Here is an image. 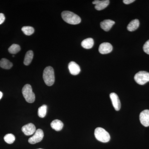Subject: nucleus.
<instances>
[{
  "instance_id": "f257e3e1",
  "label": "nucleus",
  "mask_w": 149,
  "mask_h": 149,
  "mask_svg": "<svg viewBox=\"0 0 149 149\" xmlns=\"http://www.w3.org/2000/svg\"><path fill=\"white\" fill-rule=\"evenodd\" d=\"M61 16L63 19L68 24H77L81 22V19L80 17L69 11L63 12Z\"/></svg>"
},
{
  "instance_id": "f03ea898",
  "label": "nucleus",
  "mask_w": 149,
  "mask_h": 149,
  "mask_svg": "<svg viewBox=\"0 0 149 149\" xmlns=\"http://www.w3.org/2000/svg\"><path fill=\"white\" fill-rule=\"evenodd\" d=\"M43 79L47 86H52L55 82L54 72L53 68L48 66L45 68L43 72Z\"/></svg>"
},
{
  "instance_id": "7ed1b4c3",
  "label": "nucleus",
  "mask_w": 149,
  "mask_h": 149,
  "mask_svg": "<svg viewBox=\"0 0 149 149\" xmlns=\"http://www.w3.org/2000/svg\"><path fill=\"white\" fill-rule=\"evenodd\" d=\"M96 139L102 143H107L110 140V136L108 132L103 128L98 127L95 131Z\"/></svg>"
},
{
  "instance_id": "20e7f679",
  "label": "nucleus",
  "mask_w": 149,
  "mask_h": 149,
  "mask_svg": "<svg viewBox=\"0 0 149 149\" xmlns=\"http://www.w3.org/2000/svg\"><path fill=\"white\" fill-rule=\"evenodd\" d=\"M22 93L25 100L27 102L32 103L35 102V94L32 91V86L29 84L24 85L22 89Z\"/></svg>"
},
{
  "instance_id": "39448f33",
  "label": "nucleus",
  "mask_w": 149,
  "mask_h": 149,
  "mask_svg": "<svg viewBox=\"0 0 149 149\" xmlns=\"http://www.w3.org/2000/svg\"><path fill=\"white\" fill-rule=\"evenodd\" d=\"M134 79L138 84L143 85L149 81V72L145 71H139L135 74Z\"/></svg>"
},
{
  "instance_id": "423d86ee",
  "label": "nucleus",
  "mask_w": 149,
  "mask_h": 149,
  "mask_svg": "<svg viewBox=\"0 0 149 149\" xmlns=\"http://www.w3.org/2000/svg\"><path fill=\"white\" fill-rule=\"evenodd\" d=\"M44 132L41 129H38L35 131L34 135L29 138L28 142L29 143L35 144L41 142L44 138Z\"/></svg>"
},
{
  "instance_id": "0eeeda50",
  "label": "nucleus",
  "mask_w": 149,
  "mask_h": 149,
  "mask_svg": "<svg viewBox=\"0 0 149 149\" xmlns=\"http://www.w3.org/2000/svg\"><path fill=\"white\" fill-rule=\"evenodd\" d=\"M140 120L143 126H149V110H145L141 112L140 114Z\"/></svg>"
},
{
  "instance_id": "6e6552de",
  "label": "nucleus",
  "mask_w": 149,
  "mask_h": 149,
  "mask_svg": "<svg viewBox=\"0 0 149 149\" xmlns=\"http://www.w3.org/2000/svg\"><path fill=\"white\" fill-rule=\"evenodd\" d=\"M22 130L26 136H31L35 133L36 128L33 123H29L24 125L22 128Z\"/></svg>"
},
{
  "instance_id": "1a4fd4ad",
  "label": "nucleus",
  "mask_w": 149,
  "mask_h": 149,
  "mask_svg": "<svg viewBox=\"0 0 149 149\" xmlns=\"http://www.w3.org/2000/svg\"><path fill=\"white\" fill-rule=\"evenodd\" d=\"M110 97L113 106L114 107L115 109L117 111L120 110L121 107V104L117 94L113 93H111L110 95Z\"/></svg>"
},
{
  "instance_id": "9d476101",
  "label": "nucleus",
  "mask_w": 149,
  "mask_h": 149,
  "mask_svg": "<svg viewBox=\"0 0 149 149\" xmlns=\"http://www.w3.org/2000/svg\"><path fill=\"white\" fill-rule=\"evenodd\" d=\"M113 50L112 46L110 43L104 42L100 45L99 51L100 53L105 54L111 52Z\"/></svg>"
},
{
  "instance_id": "9b49d317",
  "label": "nucleus",
  "mask_w": 149,
  "mask_h": 149,
  "mask_svg": "<svg viewBox=\"0 0 149 149\" xmlns=\"http://www.w3.org/2000/svg\"><path fill=\"white\" fill-rule=\"evenodd\" d=\"M109 0H104V1H99L96 0L93 1V3L95 5V8L97 10H101L106 8L109 5Z\"/></svg>"
},
{
  "instance_id": "f8f14e48",
  "label": "nucleus",
  "mask_w": 149,
  "mask_h": 149,
  "mask_svg": "<svg viewBox=\"0 0 149 149\" xmlns=\"http://www.w3.org/2000/svg\"><path fill=\"white\" fill-rule=\"evenodd\" d=\"M68 69L70 74L72 75H77L80 72V66L74 61H71L70 63L68 64Z\"/></svg>"
},
{
  "instance_id": "ddd939ff",
  "label": "nucleus",
  "mask_w": 149,
  "mask_h": 149,
  "mask_svg": "<svg viewBox=\"0 0 149 149\" xmlns=\"http://www.w3.org/2000/svg\"><path fill=\"white\" fill-rule=\"evenodd\" d=\"M115 24V22L111 19H105L100 23V27L105 31H109L113 25Z\"/></svg>"
},
{
  "instance_id": "4468645a",
  "label": "nucleus",
  "mask_w": 149,
  "mask_h": 149,
  "mask_svg": "<svg viewBox=\"0 0 149 149\" xmlns=\"http://www.w3.org/2000/svg\"><path fill=\"white\" fill-rule=\"evenodd\" d=\"M52 128L57 131H59L62 129L63 127V123L61 120L56 119L52 121L51 123Z\"/></svg>"
},
{
  "instance_id": "2eb2a0df",
  "label": "nucleus",
  "mask_w": 149,
  "mask_h": 149,
  "mask_svg": "<svg viewBox=\"0 0 149 149\" xmlns=\"http://www.w3.org/2000/svg\"><path fill=\"white\" fill-rule=\"evenodd\" d=\"M140 25V22L139 19H135L130 22L129 24H128L127 26V29L128 31L130 32H133L136 30Z\"/></svg>"
},
{
  "instance_id": "dca6fc26",
  "label": "nucleus",
  "mask_w": 149,
  "mask_h": 149,
  "mask_svg": "<svg viewBox=\"0 0 149 149\" xmlns=\"http://www.w3.org/2000/svg\"><path fill=\"white\" fill-rule=\"evenodd\" d=\"M94 42L93 38H88L85 39L81 43L83 47L86 49H90L94 45Z\"/></svg>"
},
{
  "instance_id": "f3484780",
  "label": "nucleus",
  "mask_w": 149,
  "mask_h": 149,
  "mask_svg": "<svg viewBox=\"0 0 149 149\" xmlns=\"http://www.w3.org/2000/svg\"><path fill=\"white\" fill-rule=\"evenodd\" d=\"M13 63L6 58H2L0 61V67L5 69H10L12 67Z\"/></svg>"
},
{
  "instance_id": "a211bd4d",
  "label": "nucleus",
  "mask_w": 149,
  "mask_h": 149,
  "mask_svg": "<svg viewBox=\"0 0 149 149\" xmlns=\"http://www.w3.org/2000/svg\"><path fill=\"white\" fill-rule=\"evenodd\" d=\"M33 56L34 54L32 51H28L26 53L24 60V63L25 65H28L30 64L33 59Z\"/></svg>"
},
{
  "instance_id": "6ab92c4d",
  "label": "nucleus",
  "mask_w": 149,
  "mask_h": 149,
  "mask_svg": "<svg viewBox=\"0 0 149 149\" xmlns=\"http://www.w3.org/2000/svg\"><path fill=\"white\" fill-rule=\"evenodd\" d=\"M47 112V106L46 105H43L40 107L38 109V114L39 117L44 118L46 116Z\"/></svg>"
},
{
  "instance_id": "aec40b11",
  "label": "nucleus",
  "mask_w": 149,
  "mask_h": 149,
  "mask_svg": "<svg viewBox=\"0 0 149 149\" xmlns=\"http://www.w3.org/2000/svg\"><path fill=\"white\" fill-rule=\"evenodd\" d=\"M20 50V46L17 44H13L8 48V52L11 54H16Z\"/></svg>"
},
{
  "instance_id": "412c9836",
  "label": "nucleus",
  "mask_w": 149,
  "mask_h": 149,
  "mask_svg": "<svg viewBox=\"0 0 149 149\" xmlns=\"http://www.w3.org/2000/svg\"><path fill=\"white\" fill-rule=\"evenodd\" d=\"M22 30L25 35H28V36L32 35L35 32L34 28L31 26H24L22 27Z\"/></svg>"
},
{
  "instance_id": "4be33fe9",
  "label": "nucleus",
  "mask_w": 149,
  "mask_h": 149,
  "mask_svg": "<svg viewBox=\"0 0 149 149\" xmlns=\"http://www.w3.org/2000/svg\"><path fill=\"white\" fill-rule=\"evenodd\" d=\"M15 138L13 134H8L4 137V140L6 143L11 144L13 143L15 141Z\"/></svg>"
},
{
  "instance_id": "5701e85b",
  "label": "nucleus",
  "mask_w": 149,
  "mask_h": 149,
  "mask_svg": "<svg viewBox=\"0 0 149 149\" xmlns=\"http://www.w3.org/2000/svg\"><path fill=\"white\" fill-rule=\"evenodd\" d=\"M143 49L145 53L149 55V40L144 44Z\"/></svg>"
},
{
  "instance_id": "b1692460",
  "label": "nucleus",
  "mask_w": 149,
  "mask_h": 149,
  "mask_svg": "<svg viewBox=\"0 0 149 149\" xmlns=\"http://www.w3.org/2000/svg\"><path fill=\"white\" fill-rule=\"evenodd\" d=\"M5 20V17L3 13H0V24H2Z\"/></svg>"
},
{
  "instance_id": "393cba45",
  "label": "nucleus",
  "mask_w": 149,
  "mask_h": 149,
  "mask_svg": "<svg viewBox=\"0 0 149 149\" xmlns=\"http://www.w3.org/2000/svg\"><path fill=\"white\" fill-rule=\"evenodd\" d=\"M135 1V0H123V2L125 4H129Z\"/></svg>"
},
{
  "instance_id": "a878e982",
  "label": "nucleus",
  "mask_w": 149,
  "mask_h": 149,
  "mask_svg": "<svg viewBox=\"0 0 149 149\" xmlns=\"http://www.w3.org/2000/svg\"><path fill=\"white\" fill-rule=\"evenodd\" d=\"M3 95V93H2L1 91H0V100H1V99L2 98V97Z\"/></svg>"
},
{
  "instance_id": "bb28decb",
  "label": "nucleus",
  "mask_w": 149,
  "mask_h": 149,
  "mask_svg": "<svg viewBox=\"0 0 149 149\" xmlns=\"http://www.w3.org/2000/svg\"><path fill=\"white\" fill-rule=\"evenodd\" d=\"M14 56H15L14 55H13V57H14Z\"/></svg>"
},
{
  "instance_id": "cd10ccee",
  "label": "nucleus",
  "mask_w": 149,
  "mask_h": 149,
  "mask_svg": "<svg viewBox=\"0 0 149 149\" xmlns=\"http://www.w3.org/2000/svg\"></svg>"
}]
</instances>
